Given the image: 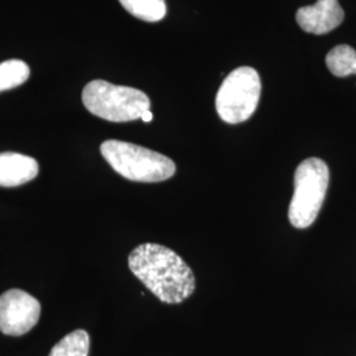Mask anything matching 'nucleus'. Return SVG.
<instances>
[{
  "label": "nucleus",
  "mask_w": 356,
  "mask_h": 356,
  "mask_svg": "<svg viewBox=\"0 0 356 356\" xmlns=\"http://www.w3.org/2000/svg\"><path fill=\"white\" fill-rule=\"evenodd\" d=\"M131 272L165 304H179L195 291L191 267L170 248L144 243L128 256Z\"/></svg>",
  "instance_id": "1"
},
{
  "label": "nucleus",
  "mask_w": 356,
  "mask_h": 356,
  "mask_svg": "<svg viewBox=\"0 0 356 356\" xmlns=\"http://www.w3.org/2000/svg\"><path fill=\"white\" fill-rule=\"evenodd\" d=\"M101 153L118 175L129 181L161 182L176 173L169 157L127 141H104Z\"/></svg>",
  "instance_id": "2"
},
{
  "label": "nucleus",
  "mask_w": 356,
  "mask_h": 356,
  "mask_svg": "<svg viewBox=\"0 0 356 356\" xmlns=\"http://www.w3.org/2000/svg\"><path fill=\"white\" fill-rule=\"evenodd\" d=\"M82 102L91 114L114 123L141 119L151 107L148 95L141 90L118 86L102 79L91 81L85 86Z\"/></svg>",
  "instance_id": "3"
},
{
  "label": "nucleus",
  "mask_w": 356,
  "mask_h": 356,
  "mask_svg": "<svg viewBox=\"0 0 356 356\" xmlns=\"http://www.w3.org/2000/svg\"><path fill=\"white\" fill-rule=\"evenodd\" d=\"M330 182V170L317 157L304 160L294 173V193L288 216L296 229H307L317 219Z\"/></svg>",
  "instance_id": "4"
},
{
  "label": "nucleus",
  "mask_w": 356,
  "mask_h": 356,
  "mask_svg": "<svg viewBox=\"0 0 356 356\" xmlns=\"http://www.w3.org/2000/svg\"><path fill=\"white\" fill-rule=\"evenodd\" d=\"M261 94V81L254 67L242 66L225 78L216 98V113L229 124H239L254 115Z\"/></svg>",
  "instance_id": "5"
},
{
  "label": "nucleus",
  "mask_w": 356,
  "mask_h": 356,
  "mask_svg": "<svg viewBox=\"0 0 356 356\" xmlns=\"http://www.w3.org/2000/svg\"><path fill=\"white\" fill-rule=\"evenodd\" d=\"M41 305L29 293L10 289L0 296V331L20 337L38 325Z\"/></svg>",
  "instance_id": "6"
},
{
  "label": "nucleus",
  "mask_w": 356,
  "mask_h": 356,
  "mask_svg": "<svg viewBox=\"0 0 356 356\" xmlns=\"http://www.w3.org/2000/svg\"><path fill=\"white\" fill-rule=\"evenodd\" d=\"M296 19L307 33L326 35L342 24L344 13L338 0H317L313 6L301 7Z\"/></svg>",
  "instance_id": "7"
},
{
  "label": "nucleus",
  "mask_w": 356,
  "mask_h": 356,
  "mask_svg": "<svg viewBox=\"0 0 356 356\" xmlns=\"http://www.w3.org/2000/svg\"><path fill=\"white\" fill-rule=\"evenodd\" d=\"M38 175V163L31 156L22 153H0V186L16 188L35 179Z\"/></svg>",
  "instance_id": "8"
},
{
  "label": "nucleus",
  "mask_w": 356,
  "mask_h": 356,
  "mask_svg": "<svg viewBox=\"0 0 356 356\" xmlns=\"http://www.w3.org/2000/svg\"><path fill=\"white\" fill-rule=\"evenodd\" d=\"M326 66L335 76L356 74V51L350 45H338L326 56Z\"/></svg>",
  "instance_id": "9"
},
{
  "label": "nucleus",
  "mask_w": 356,
  "mask_h": 356,
  "mask_svg": "<svg viewBox=\"0 0 356 356\" xmlns=\"http://www.w3.org/2000/svg\"><path fill=\"white\" fill-rule=\"evenodd\" d=\"M119 1L127 13L144 22L156 23L165 17V0H119Z\"/></svg>",
  "instance_id": "10"
},
{
  "label": "nucleus",
  "mask_w": 356,
  "mask_h": 356,
  "mask_svg": "<svg viewBox=\"0 0 356 356\" xmlns=\"http://www.w3.org/2000/svg\"><path fill=\"white\" fill-rule=\"evenodd\" d=\"M89 348V334L85 330H76L56 344L49 356H88Z\"/></svg>",
  "instance_id": "11"
},
{
  "label": "nucleus",
  "mask_w": 356,
  "mask_h": 356,
  "mask_svg": "<svg viewBox=\"0 0 356 356\" xmlns=\"http://www.w3.org/2000/svg\"><path fill=\"white\" fill-rule=\"evenodd\" d=\"M31 76L29 66L22 60H8L0 64V92L22 86Z\"/></svg>",
  "instance_id": "12"
},
{
  "label": "nucleus",
  "mask_w": 356,
  "mask_h": 356,
  "mask_svg": "<svg viewBox=\"0 0 356 356\" xmlns=\"http://www.w3.org/2000/svg\"><path fill=\"white\" fill-rule=\"evenodd\" d=\"M153 115L151 113V110H148V111H145L144 114L141 115V120L143 122H145V123H149V122H152Z\"/></svg>",
  "instance_id": "13"
}]
</instances>
